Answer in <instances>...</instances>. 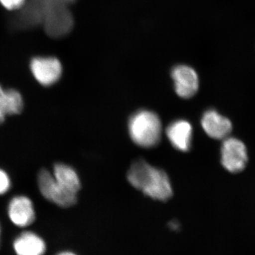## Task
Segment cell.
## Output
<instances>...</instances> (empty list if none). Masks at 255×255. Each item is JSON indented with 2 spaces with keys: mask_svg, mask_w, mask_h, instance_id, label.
<instances>
[{
  "mask_svg": "<svg viewBox=\"0 0 255 255\" xmlns=\"http://www.w3.org/2000/svg\"><path fill=\"white\" fill-rule=\"evenodd\" d=\"M129 183L135 189L155 200L165 201L173 194L167 174L162 169L152 167L143 159L135 161L127 174Z\"/></svg>",
  "mask_w": 255,
  "mask_h": 255,
  "instance_id": "cell-1",
  "label": "cell"
},
{
  "mask_svg": "<svg viewBox=\"0 0 255 255\" xmlns=\"http://www.w3.org/2000/svg\"><path fill=\"white\" fill-rule=\"evenodd\" d=\"M128 132L137 145L145 148L155 147L162 136V123L158 116L148 110H140L129 119Z\"/></svg>",
  "mask_w": 255,
  "mask_h": 255,
  "instance_id": "cell-2",
  "label": "cell"
},
{
  "mask_svg": "<svg viewBox=\"0 0 255 255\" xmlns=\"http://www.w3.org/2000/svg\"><path fill=\"white\" fill-rule=\"evenodd\" d=\"M76 0H26L15 19V24L20 28H31L41 24L45 14L50 8L58 4L68 5Z\"/></svg>",
  "mask_w": 255,
  "mask_h": 255,
  "instance_id": "cell-3",
  "label": "cell"
},
{
  "mask_svg": "<svg viewBox=\"0 0 255 255\" xmlns=\"http://www.w3.org/2000/svg\"><path fill=\"white\" fill-rule=\"evenodd\" d=\"M42 26L47 35L53 38L67 36L73 30L74 18L68 5L58 4L47 11Z\"/></svg>",
  "mask_w": 255,
  "mask_h": 255,
  "instance_id": "cell-4",
  "label": "cell"
},
{
  "mask_svg": "<svg viewBox=\"0 0 255 255\" xmlns=\"http://www.w3.org/2000/svg\"><path fill=\"white\" fill-rule=\"evenodd\" d=\"M37 182L43 197L57 206L69 208L75 205L77 202V194L68 192L58 185L53 174L47 169H43L40 171Z\"/></svg>",
  "mask_w": 255,
  "mask_h": 255,
  "instance_id": "cell-5",
  "label": "cell"
},
{
  "mask_svg": "<svg viewBox=\"0 0 255 255\" xmlns=\"http://www.w3.org/2000/svg\"><path fill=\"white\" fill-rule=\"evenodd\" d=\"M30 69L36 81L44 87L55 85L61 78L63 66L55 57H36L30 63Z\"/></svg>",
  "mask_w": 255,
  "mask_h": 255,
  "instance_id": "cell-6",
  "label": "cell"
},
{
  "mask_svg": "<svg viewBox=\"0 0 255 255\" xmlns=\"http://www.w3.org/2000/svg\"><path fill=\"white\" fill-rule=\"evenodd\" d=\"M248 152L243 142L234 137L225 139L221 148V162L225 169L238 173L246 167Z\"/></svg>",
  "mask_w": 255,
  "mask_h": 255,
  "instance_id": "cell-7",
  "label": "cell"
},
{
  "mask_svg": "<svg viewBox=\"0 0 255 255\" xmlns=\"http://www.w3.org/2000/svg\"><path fill=\"white\" fill-rule=\"evenodd\" d=\"M174 90L183 99L194 97L199 87V77L194 68L185 65L174 67L171 72Z\"/></svg>",
  "mask_w": 255,
  "mask_h": 255,
  "instance_id": "cell-8",
  "label": "cell"
},
{
  "mask_svg": "<svg viewBox=\"0 0 255 255\" xmlns=\"http://www.w3.org/2000/svg\"><path fill=\"white\" fill-rule=\"evenodd\" d=\"M8 215L11 222L18 227H26L35 220V210L29 198L17 196L10 201Z\"/></svg>",
  "mask_w": 255,
  "mask_h": 255,
  "instance_id": "cell-9",
  "label": "cell"
},
{
  "mask_svg": "<svg viewBox=\"0 0 255 255\" xmlns=\"http://www.w3.org/2000/svg\"><path fill=\"white\" fill-rule=\"evenodd\" d=\"M201 126L209 136L218 140L227 138L232 130L231 121L215 110H209L204 114Z\"/></svg>",
  "mask_w": 255,
  "mask_h": 255,
  "instance_id": "cell-10",
  "label": "cell"
},
{
  "mask_svg": "<svg viewBox=\"0 0 255 255\" xmlns=\"http://www.w3.org/2000/svg\"><path fill=\"white\" fill-rule=\"evenodd\" d=\"M192 127L185 120H177L169 124L166 130L167 138L174 148L187 152L191 148Z\"/></svg>",
  "mask_w": 255,
  "mask_h": 255,
  "instance_id": "cell-11",
  "label": "cell"
},
{
  "mask_svg": "<svg viewBox=\"0 0 255 255\" xmlns=\"http://www.w3.org/2000/svg\"><path fill=\"white\" fill-rule=\"evenodd\" d=\"M14 249L17 255H43L46 252V243L36 233L23 232L16 238Z\"/></svg>",
  "mask_w": 255,
  "mask_h": 255,
  "instance_id": "cell-12",
  "label": "cell"
},
{
  "mask_svg": "<svg viewBox=\"0 0 255 255\" xmlns=\"http://www.w3.org/2000/svg\"><path fill=\"white\" fill-rule=\"evenodd\" d=\"M53 175L58 185L63 189L72 194H78L81 184L78 174L73 167L63 163L55 164Z\"/></svg>",
  "mask_w": 255,
  "mask_h": 255,
  "instance_id": "cell-13",
  "label": "cell"
},
{
  "mask_svg": "<svg viewBox=\"0 0 255 255\" xmlns=\"http://www.w3.org/2000/svg\"><path fill=\"white\" fill-rule=\"evenodd\" d=\"M23 108L22 96L14 89L4 90L0 85V110L4 115H16Z\"/></svg>",
  "mask_w": 255,
  "mask_h": 255,
  "instance_id": "cell-14",
  "label": "cell"
},
{
  "mask_svg": "<svg viewBox=\"0 0 255 255\" xmlns=\"http://www.w3.org/2000/svg\"><path fill=\"white\" fill-rule=\"evenodd\" d=\"M26 2V0H0V4L9 11L21 9Z\"/></svg>",
  "mask_w": 255,
  "mask_h": 255,
  "instance_id": "cell-15",
  "label": "cell"
},
{
  "mask_svg": "<svg viewBox=\"0 0 255 255\" xmlns=\"http://www.w3.org/2000/svg\"><path fill=\"white\" fill-rule=\"evenodd\" d=\"M11 188V180L9 175L2 169H0V195L7 192Z\"/></svg>",
  "mask_w": 255,
  "mask_h": 255,
  "instance_id": "cell-16",
  "label": "cell"
},
{
  "mask_svg": "<svg viewBox=\"0 0 255 255\" xmlns=\"http://www.w3.org/2000/svg\"><path fill=\"white\" fill-rule=\"evenodd\" d=\"M5 117H6V116H5L4 113L0 110V124H2L3 122H4Z\"/></svg>",
  "mask_w": 255,
  "mask_h": 255,
  "instance_id": "cell-17",
  "label": "cell"
},
{
  "mask_svg": "<svg viewBox=\"0 0 255 255\" xmlns=\"http://www.w3.org/2000/svg\"><path fill=\"white\" fill-rule=\"evenodd\" d=\"M58 255H76L74 254L73 253H70V252H63V253H60Z\"/></svg>",
  "mask_w": 255,
  "mask_h": 255,
  "instance_id": "cell-18",
  "label": "cell"
},
{
  "mask_svg": "<svg viewBox=\"0 0 255 255\" xmlns=\"http://www.w3.org/2000/svg\"><path fill=\"white\" fill-rule=\"evenodd\" d=\"M0 234H1V229H0Z\"/></svg>",
  "mask_w": 255,
  "mask_h": 255,
  "instance_id": "cell-19",
  "label": "cell"
}]
</instances>
